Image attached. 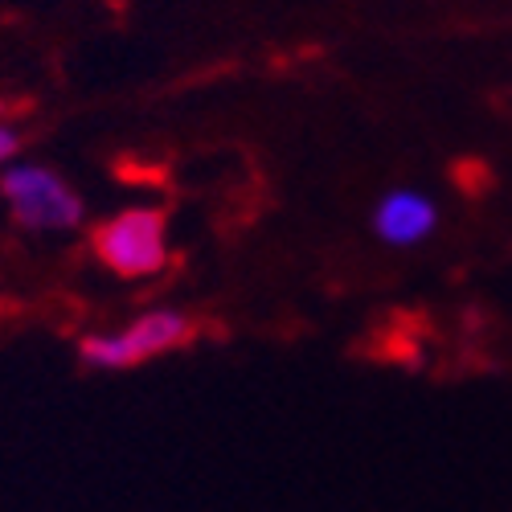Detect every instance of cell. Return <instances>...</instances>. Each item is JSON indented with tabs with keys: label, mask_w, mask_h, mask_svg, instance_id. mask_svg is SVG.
<instances>
[{
	"label": "cell",
	"mask_w": 512,
	"mask_h": 512,
	"mask_svg": "<svg viewBox=\"0 0 512 512\" xmlns=\"http://www.w3.org/2000/svg\"><path fill=\"white\" fill-rule=\"evenodd\" d=\"M17 148H21V136L13 132V127L0 123V164H9L17 156Z\"/></svg>",
	"instance_id": "5b68a950"
},
{
	"label": "cell",
	"mask_w": 512,
	"mask_h": 512,
	"mask_svg": "<svg viewBox=\"0 0 512 512\" xmlns=\"http://www.w3.org/2000/svg\"><path fill=\"white\" fill-rule=\"evenodd\" d=\"M193 336H197V324L185 312L160 308V312H148V316H140L136 324H127L119 332L82 336L78 357L91 369H136V365H144L160 353L185 349Z\"/></svg>",
	"instance_id": "6da1fadb"
},
{
	"label": "cell",
	"mask_w": 512,
	"mask_h": 512,
	"mask_svg": "<svg viewBox=\"0 0 512 512\" xmlns=\"http://www.w3.org/2000/svg\"><path fill=\"white\" fill-rule=\"evenodd\" d=\"M99 263L123 279H140L164 267L168 238H164V213L160 209H127L119 218L103 222L91 234Z\"/></svg>",
	"instance_id": "3957f363"
},
{
	"label": "cell",
	"mask_w": 512,
	"mask_h": 512,
	"mask_svg": "<svg viewBox=\"0 0 512 512\" xmlns=\"http://www.w3.org/2000/svg\"><path fill=\"white\" fill-rule=\"evenodd\" d=\"M373 230L394 246H410L435 230V205L410 189L390 193V197H381V205L373 213Z\"/></svg>",
	"instance_id": "277c9868"
},
{
	"label": "cell",
	"mask_w": 512,
	"mask_h": 512,
	"mask_svg": "<svg viewBox=\"0 0 512 512\" xmlns=\"http://www.w3.org/2000/svg\"><path fill=\"white\" fill-rule=\"evenodd\" d=\"M0 193L25 230H74L87 213L82 197L41 164H13L0 177Z\"/></svg>",
	"instance_id": "7a4b0ae2"
}]
</instances>
